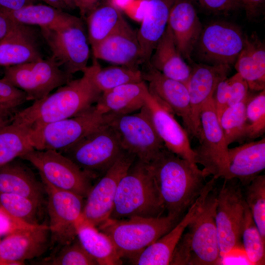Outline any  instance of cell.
<instances>
[{"label": "cell", "instance_id": "10", "mask_svg": "<svg viewBox=\"0 0 265 265\" xmlns=\"http://www.w3.org/2000/svg\"><path fill=\"white\" fill-rule=\"evenodd\" d=\"M51 56L46 59L6 67L3 79L23 91L27 100L37 101L72 80Z\"/></svg>", "mask_w": 265, "mask_h": 265}, {"label": "cell", "instance_id": "29", "mask_svg": "<svg viewBox=\"0 0 265 265\" xmlns=\"http://www.w3.org/2000/svg\"><path fill=\"white\" fill-rule=\"evenodd\" d=\"M150 64L167 77L186 84L191 68L179 53L168 25L153 52Z\"/></svg>", "mask_w": 265, "mask_h": 265}, {"label": "cell", "instance_id": "43", "mask_svg": "<svg viewBox=\"0 0 265 265\" xmlns=\"http://www.w3.org/2000/svg\"><path fill=\"white\" fill-rule=\"evenodd\" d=\"M228 80L230 86V96L228 106L236 104L245 99L250 94L246 81L238 73ZM227 106V107H228Z\"/></svg>", "mask_w": 265, "mask_h": 265}, {"label": "cell", "instance_id": "14", "mask_svg": "<svg viewBox=\"0 0 265 265\" xmlns=\"http://www.w3.org/2000/svg\"><path fill=\"white\" fill-rule=\"evenodd\" d=\"M52 55L68 74L82 72L88 66V36L80 18L61 28H40Z\"/></svg>", "mask_w": 265, "mask_h": 265}, {"label": "cell", "instance_id": "6", "mask_svg": "<svg viewBox=\"0 0 265 265\" xmlns=\"http://www.w3.org/2000/svg\"><path fill=\"white\" fill-rule=\"evenodd\" d=\"M124 151L117 134L104 121L61 153L93 179L104 175Z\"/></svg>", "mask_w": 265, "mask_h": 265}, {"label": "cell", "instance_id": "35", "mask_svg": "<svg viewBox=\"0 0 265 265\" xmlns=\"http://www.w3.org/2000/svg\"><path fill=\"white\" fill-rule=\"evenodd\" d=\"M33 149L26 128L12 121L0 127V166Z\"/></svg>", "mask_w": 265, "mask_h": 265}, {"label": "cell", "instance_id": "18", "mask_svg": "<svg viewBox=\"0 0 265 265\" xmlns=\"http://www.w3.org/2000/svg\"><path fill=\"white\" fill-rule=\"evenodd\" d=\"M216 179L207 182L205 187L177 224L169 231L139 253L128 259L135 265H170L174 250L187 225L200 210L208 193L214 187Z\"/></svg>", "mask_w": 265, "mask_h": 265}, {"label": "cell", "instance_id": "1", "mask_svg": "<svg viewBox=\"0 0 265 265\" xmlns=\"http://www.w3.org/2000/svg\"><path fill=\"white\" fill-rule=\"evenodd\" d=\"M148 164L167 214L180 217L205 187L202 169L165 147Z\"/></svg>", "mask_w": 265, "mask_h": 265}, {"label": "cell", "instance_id": "51", "mask_svg": "<svg viewBox=\"0 0 265 265\" xmlns=\"http://www.w3.org/2000/svg\"><path fill=\"white\" fill-rule=\"evenodd\" d=\"M15 113L0 108V127L10 123Z\"/></svg>", "mask_w": 265, "mask_h": 265}, {"label": "cell", "instance_id": "32", "mask_svg": "<svg viewBox=\"0 0 265 265\" xmlns=\"http://www.w3.org/2000/svg\"><path fill=\"white\" fill-rule=\"evenodd\" d=\"M77 237L86 252L98 265H121L118 255L110 238L97 227L84 223L77 226Z\"/></svg>", "mask_w": 265, "mask_h": 265}, {"label": "cell", "instance_id": "23", "mask_svg": "<svg viewBox=\"0 0 265 265\" xmlns=\"http://www.w3.org/2000/svg\"><path fill=\"white\" fill-rule=\"evenodd\" d=\"M167 25L179 53L184 58L191 62L203 27L189 0H175L170 10Z\"/></svg>", "mask_w": 265, "mask_h": 265}, {"label": "cell", "instance_id": "4", "mask_svg": "<svg viewBox=\"0 0 265 265\" xmlns=\"http://www.w3.org/2000/svg\"><path fill=\"white\" fill-rule=\"evenodd\" d=\"M164 210L148 163L135 158L119 182L109 218L158 217Z\"/></svg>", "mask_w": 265, "mask_h": 265}, {"label": "cell", "instance_id": "22", "mask_svg": "<svg viewBox=\"0 0 265 265\" xmlns=\"http://www.w3.org/2000/svg\"><path fill=\"white\" fill-rule=\"evenodd\" d=\"M190 68L186 85L189 96L194 137L197 138L200 130V115L203 105L212 97L218 84L227 78L231 66L199 63L193 64Z\"/></svg>", "mask_w": 265, "mask_h": 265}, {"label": "cell", "instance_id": "47", "mask_svg": "<svg viewBox=\"0 0 265 265\" xmlns=\"http://www.w3.org/2000/svg\"><path fill=\"white\" fill-rule=\"evenodd\" d=\"M248 17L257 15L263 8L265 0H239Z\"/></svg>", "mask_w": 265, "mask_h": 265}, {"label": "cell", "instance_id": "54", "mask_svg": "<svg viewBox=\"0 0 265 265\" xmlns=\"http://www.w3.org/2000/svg\"></svg>", "mask_w": 265, "mask_h": 265}, {"label": "cell", "instance_id": "28", "mask_svg": "<svg viewBox=\"0 0 265 265\" xmlns=\"http://www.w3.org/2000/svg\"><path fill=\"white\" fill-rule=\"evenodd\" d=\"M149 91L144 80L124 84L103 92L95 106L103 115L131 114L144 106Z\"/></svg>", "mask_w": 265, "mask_h": 265}, {"label": "cell", "instance_id": "44", "mask_svg": "<svg viewBox=\"0 0 265 265\" xmlns=\"http://www.w3.org/2000/svg\"><path fill=\"white\" fill-rule=\"evenodd\" d=\"M203 8L215 13H225L241 7L239 0H195Z\"/></svg>", "mask_w": 265, "mask_h": 265}, {"label": "cell", "instance_id": "31", "mask_svg": "<svg viewBox=\"0 0 265 265\" xmlns=\"http://www.w3.org/2000/svg\"><path fill=\"white\" fill-rule=\"evenodd\" d=\"M0 9L16 23L37 26L40 28H61L79 18L63 10L41 3L31 4L17 10Z\"/></svg>", "mask_w": 265, "mask_h": 265}, {"label": "cell", "instance_id": "53", "mask_svg": "<svg viewBox=\"0 0 265 265\" xmlns=\"http://www.w3.org/2000/svg\"><path fill=\"white\" fill-rule=\"evenodd\" d=\"M67 8L74 9L76 7L74 0H63Z\"/></svg>", "mask_w": 265, "mask_h": 265}, {"label": "cell", "instance_id": "3", "mask_svg": "<svg viewBox=\"0 0 265 265\" xmlns=\"http://www.w3.org/2000/svg\"><path fill=\"white\" fill-rule=\"evenodd\" d=\"M217 194L214 187L208 193L187 231L181 236L173 253L170 265L219 264L220 255L215 223Z\"/></svg>", "mask_w": 265, "mask_h": 265}, {"label": "cell", "instance_id": "40", "mask_svg": "<svg viewBox=\"0 0 265 265\" xmlns=\"http://www.w3.org/2000/svg\"><path fill=\"white\" fill-rule=\"evenodd\" d=\"M43 263L50 265H98L83 248L77 237L72 242L58 247L54 254Z\"/></svg>", "mask_w": 265, "mask_h": 265}, {"label": "cell", "instance_id": "45", "mask_svg": "<svg viewBox=\"0 0 265 265\" xmlns=\"http://www.w3.org/2000/svg\"><path fill=\"white\" fill-rule=\"evenodd\" d=\"M230 86L227 78L218 84L212 96L214 106L218 119L228 106Z\"/></svg>", "mask_w": 265, "mask_h": 265}, {"label": "cell", "instance_id": "25", "mask_svg": "<svg viewBox=\"0 0 265 265\" xmlns=\"http://www.w3.org/2000/svg\"><path fill=\"white\" fill-rule=\"evenodd\" d=\"M36 34L31 26L16 23L0 41V66L9 67L43 58Z\"/></svg>", "mask_w": 265, "mask_h": 265}, {"label": "cell", "instance_id": "39", "mask_svg": "<svg viewBox=\"0 0 265 265\" xmlns=\"http://www.w3.org/2000/svg\"><path fill=\"white\" fill-rule=\"evenodd\" d=\"M243 194L253 220L265 240V176L258 175L248 185Z\"/></svg>", "mask_w": 265, "mask_h": 265}, {"label": "cell", "instance_id": "16", "mask_svg": "<svg viewBox=\"0 0 265 265\" xmlns=\"http://www.w3.org/2000/svg\"><path fill=\"white\" fill-rule=\"evenodd\" d=\"M42 181L47 194L51 247L55 244L60 247L77 238V226L81 215L84 198Z\"/></svg>", "mask_w": 265, "mask_h": 265}, {"label": "cell", "instance_id": "17", "mask_svg": "<svg viewBox=\"0 0 265 265\" xmlns=\"http://www.w3.org/2000/svg\"><path fill=\"white\" fill-rule=\"evenodd\" d=\"M6 236L0 242V265H24L51 247L50 230L45 224L20 229Z\"/></svg>", "mask_w": 265, "mask_h": 265}, {"label": "cell", "instance_id": "26", "mask_svg": "<svg viewBox=\"0 0 265 265\" xmlns=\"http://www.w3.org/2000/svg\"><path fill=\"white\" fill-rule=\"evenodd\" d=\"M175 0H146L141 24L137 35L143 64H150L151 57L167 25L170 10Z\"/></svg>", "mask_w": 265, "mask_h": 265}, {"label": "cell", "instance_id": "2", "mask_svg": "<svg viewBox=\"0 0 265 265\" xmlns=\"http://www.w3.org/2000/svg\"><path fill=\"white\" fill-rule=\"evenodd\" d=\"M101 93L94 87L87 75L71 80L28 107L18 110L12 122L31 132L43 126L78 115L96 103Z\"/></svg>", "mask_w": 265, "mask_h": 265}, {"label": "cell", "instance_id": "21", "mask_svg": "<svg viewBox=\"0 0 265 265\" xmlns=\"http://www.w3.org/2000/svg\"><path fill=\"white\" fill-rule=\"evenodd\" d=\"M92 49L96 59L135 69L143 64L137 31L125 19L110 35Z\"/></svg>", "mask_w": 265, "mask_h": 265}, {"label": "cell", "instance_id": "8", "mask_svg": "<svg viewBox=\"0 0 265 265\" xmlns=\"http://www.w3.org/2000/svg\"><path fill=\"white\" fill-rule=\"evenodd\" d=\"M104 123V115L92 106L71 118L47 124L29 132L33 148L62 153Z\"/></svg>", "mask_w": 265, "mask_h": 265}, {"label": "cell", "instance_id": "24", "mask_svg": "<svg viewBox=\"0 0 265 265\" xmlns=\"http://www.w3.org/2000/svg\"><path fill=\"white\" fill-rule=\"evenodd\" d=\"M265 168V137L228 149L224 180L237 179L248 185Z\"/></svg>", "mask_w": 265, "mask_h": 265}, {"label": "cell", "instance_id": "52", "mask_svg": "<svg viewBox=\"0 0 265 265\" xmlns=\"http://www.w3.org/2000/svg\"><path fill=\"white\" fill-rule=\"evenodd\" d=\"M48 5L64 10L67 8L63 0H42Z\"/></svg>", "mask_w": 265, "mask_h": 265}, {"label": "cell", "instance_id": "15", "mask_svg": "<svg viewBox=\"0 0 265 265\" xmlns=\"http://www.w3.org/2000/svg\"><path fill=\"white\" fill-rule=\"evenodd\" d=\"M135 158L124 151L97 183L92 185L78 224L84 223L98 227L109 218L119 182Z\"/></svg>", "mask_w": 265, "mask_h": 265}, {"label": "cell", "instance_id": "37", "mask_svg": "<svg viewBox=\"0 0 265 265\" xmlns=\"http://www.w3.org/2000/svg\"><path fill=\"white\" fill-rule=\"evenodd\" d=\"M251 96L250 94L243 101L227 107L219 119L228 146L245 138L247 126L246 105Z\"/></svg>", "mask_w": 265, "mask_h": 265}, {"label": "cell", "instance_id": "20", "mask_svg": "<svg viewBox=\"0 0 265 265\" xmlns=\"http://www.w3.org/2000/svg\"><path fill=\"white\" fill-rule=\"evenodd\" d=\"M144 106L165 147L180 157L196 164L188 133L175 119L173 112L149 91L146 96Z\"/></svg>", "mask_w": 265, "mask_h": 265}, {"label": "cell", "instance_id": "41", "mask_svg": "<svg viewBox=\"0 0 265 265\" xmlns=\"http://www.w3.org/2000/svg\"><path fill=\"white\" fill-rule=\"evenodd\" d=\"M247 129L245 138L255 139L265 132V89L251 95L246 105Z\"/></svg>", "mask_w": 265, "mask_h": 265}, {"label": "cell", "instance_id": "38", "mask_svg": "<svg viewBox=\"0 0 265 265\" xmlns=\"http://www.w3.org/2000/svg\"><path fill=\"white\" fill-rule=\"evenodd\" d=\"M241 237L245 257L251 265H265V240L262 238L246 203Z\"/></svg>", "mask_w": 265, "mask_h": 265}, {"label": "cell", "instance_id": "49", "mask_svg": "<svg viewBox=\"0 0 265 265\" xmlns=\"http://www.w3.org/2000/svg\"><path fill=\"white\" fill-rule=\"evenodd\" d=\"M15 25L16 22L0 9V41L10 32Z\"/></svg>", "mask_w": 265, "mask_h": 265}, {"label": "cell", "instance_id": "9", "mask_svg": "<svg viewBox=\"0 0 265 265\" xmlns=\"http://www.w3.org/2000/svg\"><path fill=\"white\" fill-rule=\"evenodd\" d=\"M20 158L30 162L38 170L42 181L57 189L85 198L92 186V179L59 152L33 149Z\"/></svg>", "mask_w": 265, "mask_h": 265}, {"label": "cell", "instance_id": "13", "mask_svg": "<svg viewBox=\"0 0 265 265\" xmlns=\"http://www.w3.org/2000/svg\"><path fill=\"white\" fill-rule=\"evenodd\" d=\"M246 38L238 26L224 21L212 22L202 28L193 52L200 63L231 66L242 50Z\"/></svg>", "mask_w": 265, "mask_h": 265}, {"label": "cell", "instance_id": "46", "mask_svg": "<svg viewBox=\"0 0 265 265\" xmlns=\"http://www.w3.org/2000/svg\"><path fill=\"white\" fill-rule=\"evenodd\" d=\"M34 226L15 221L0 210V236L7 235L17 230Z\"/></svg>", "mask_w": 265, "mask_h": 265}, {"label": "cell", "instance_id": "34", "mask_svg": "<svg viewBox=\"0 0 265 265\" xmlns=\"http://www.w3.org/2000/svg\"><path fill=\"white\" fill-rule=\"evenodd\" d=\"M124 19L113 4L97 6L86 17L89 43L93 47L110 35Z\"/></svg>", "mask_w": 265, "mask_h": 265}, {"label": "cell", "instance_id": "30", "mask_svg": "<svg viewBox=\"0 0 265 265\" xmlns=\"http://www.w3.org/2000/svg\"><path fill=\"white\" fill-rule=\"evenodd\" d=\"M234 64L237 73L247 82L249 89L259 91L265 89V48L257 37H246Z\"/></svg>", "mask_w": 265, "mask_h": 265}, {"label": "cell", "instance_id": "11", "mask_svg": "<svg viewBox=\"0 0 265 265\" xmlns=\"http://www.w3.org/2000/svg\"><path fill=\"white\" fill-rule=\"evenodd\" d=\"M198 144L193 150L195 162L207 177L223 178L228 162V145L215 109L212 97L203 105L200 115Z\"/></svg>", "mask_w": 265, "mask_h": 265}, {"label": "cell", "instance_id": "48", "mask_svg": "<svg viewBox=\"0 0 265 265\" xmlns=\"http://www.w3.org/2000/svg\"><path fill=\"white\" fill-rule=\"evenodd\" d=\"M38 0H0V9L17 10L26 6L35 4Z\"/></svg>", "mask_w": 265, "mask_h": 265}, {"label": "cell", "instance_id": "50", "mask_svg": "<svg viewBox=\"0 0 265 265\" xmlns=\"http://www.w3.org/2000/svg\"><path fill=\"white\" fill-rule=\"evenodd\" d=\"M76 7H78L81 15L86 17L87 15L97 6L98 0H74Z\"/></svg>", "mask_w": 265, "mask_h": 265}, {"label": "cell", "instance_id": "42", "mask_svg": "<svg viewBox=\"0 0 265 265\" xmlns=\"http://www.w3.org/2000/svg\"><path fill=\"white\" fill-rule=\"evenodd\" d=\"M28 101L26 94L4 80L0 79V108L16 112Z\"/></svg>", "mask_w": 265, "mask_h": 265}, {"label": "cell", "instance_id": "19", "mask_svg": "<svg viewBox=\"0 0 265 265\" xmlns=\"http://www.w3.org/2000/svg\"><path fill=\"white\" fill-rule=\"evenodd\" d=\"M142 71L150 93L173 113L181 117L187 132L194 137L189 96L186 84L167 77L150 64Z\"/></svg>", "mask_w": 265, "mask_h": 265}, {"label": "cell", "instance_id": "36", "mask_svg": "<svg viewBox=\"0 0 265 265\" xmlns=\"http://www.w3.org/2000/svg\"><path fill=\"white\" fill-rule=\"evenodd\" d=\"M42 206L23 196L0 193V210L15 221L29 225L41 224Z\"/></svg>", "mask_w": 265, "mask_h": 265}, {"label": "cell", "instance_id": "27", "mask_svg": "<svg viewBox=\"0 0 265 265\" xmlns=\"http://www.w3.org/2000/svg\"><path fill=\"white\" fill-rule=\"evenodd\" d=\"M0 193H12L46 204V192L42 181L24 163L15 159L0 166Z\"/></svg>", "mask_w": 265, "mask_h": 265}, {"label": "cell", "instance_id": "7", "mask_svg": "<svg viewBox=\"0 0 265 265\" xmlns=\"http://www.w3.org/2000/svg\"><path fill=\"white\" fill-rule=\"evenodd\" d=\"M104 117L117 134L122 149L138 159L148 163L165 147L144 106L137 113L106 114Z\"/></svg>", "mask_w": 265, "mask_h": 265}, {"label": "cell", "instance_id": "5", "mask_svg": "<svg viewBox=\"0 0 265 265\" xmlns=\"http://www.w3.org/2000/svg\"><path fill=\"white\" fill-rule=\"evenodd\" d=\"M180 219L168 214L154 217L108 218L97 227L110 238L119 257L128 259L163 236Z\"/></svg>", "mask_w": 265, "mask_h": 265}, {"label": "cell", "instance_id": "33", "mask_svg": "<svg viewBox=\"0 0 265 265\" xmlns=\"http://www.w3.org/2000/svg\"><path fill=\"white\" fill-rule=\"evenodd\" d=\"M82 72L89 78L96 89L101 94L120 85L144 80L142 71L126 66L102 68L95 58L93 64Z\"/></svg>", "mask_w": 265, "mask_h": 265}, {"label": "cell", "instance_id": "12", "mask_svg": "<svg viewBox=\"0 0 265 265\" xmlns=\"http://www.w3.org/2000/svg\"><path fill=\"white\" fill-rule=\"evenodd\" d=\"M246 202L240 185L225 180L217 194L215 214L217 237L221 260L239 248Z\"/></svg>", "mask_w": 265, "mask_h": 265}]
</instances>
